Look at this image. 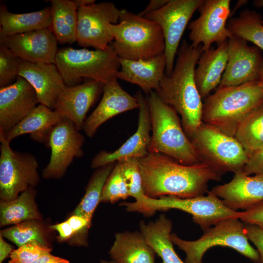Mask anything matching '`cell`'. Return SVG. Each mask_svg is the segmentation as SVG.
Returning <instances> with one entry per match:
<instances>
[{
  "instance_id": "6da1fadb",
  "label": "cell",
  "mask_w": 263,
  "mask_h": 263,
  "mask_svg": "<svg viewBox=\"0 0 263 263\" xmlns=\"http://www.w3.org/2000/svg\"><path fill=\"white\" fill-rule=\"evenodd\" d=\"M138 162L144 193L153 198L204 195L208 183L220 181L223 175L204 162L185 165L161 153H149Z\"/></svg>"
},
{
  "instance_id": "7a4b0ae2",
  "label": "cell",
  "mask_w": 263,
  "mask_h": 263,
  "mask_svg": "<svg viewBox=\"0 0 263 263\" xmlns=\"http://www.w3.org/2000/svg\"><path fill=\"white\" fill-rule=\"evenodd\" d=\"M201 45L193 47L184 40L178 50L171 73L166 74L154 92L181 118V124L189 139L202 123L203 103L194 76L197 62L203 53Z\"/></svg>"
},
{
  "instance_id": "3957f363",
  "label": "cell",
  "mask_w": 263,
  "mask_h": 263,
  "mask_svg": "<svg viewBox=\"0 0 263 263\" xmlns=\"http://www.w3.org/2000/svg\"><path fill=\"white\" fill-rule=\"evenodd\" d=\"M263 105V89L258 81L217 88L204 99L202 122L234 137L249 114Z\"/></svg>"
},
{
  "instance_id": "277c9868",
  "label": "cell",
  "mask_w": 263,
  "mask_h": 263,
  "mask_svg": "<svg viewBox=\"0 0 263 263\" xmlns=\"http://www.w3.org/2000/svg\"><path fill=\"white\" fill-rule=\"evenodd\" d=\"M148 95L152 131L149 153H161L185 165L202 162L176 111L164 102L154 91Z\"/></svg>"
},
{
  "instance_id": "5b68a950",
  "label": "cell",
  "mask_w": 263,
  "mask_h": 263,
  "mask_svg": "<svg viewBox=\"0 0 263 263\" xmlns=\"http://www.w3.org/2000/svg\"><path fill=\"white\" fill-rule=\"evenodd\" d=\"M109 27L114 38L111 44L120 58L145 60L164 54L163 32L154 21L122 9L118 22Z\"/></svg>"
},
{
  "instance_id": "8992f818",
  "label": "cell",
  "mask_w": 263,
  "mask_h": 263,
  "mask_svg": "<svg viewBox=\"0 0 263 263\" xmlns=\"http://www.w3.org/2000/svg\"><path fill=\"white\" fill-rule=\"evenodd\" d=\"M122 205L127 211H137L146 216L153 214L157 211L177 209L192 216L193 222L203 231L214 225L224 219H240L243 211L232 210L227 207L222 200L208 191L206 196L202 195L188 198L175 196H164L153 198L145 195L140 200L126 202Z\"/></svg>"
},
{
  "instance_id": "52a82bcc",
  "label": "cell",
  "mask_w": 263,
  "mask_h": 263,
  "mask_svg": "<svg viewBox=\"0 0 263 263\" xmlns=\"http://www.w3.org/2000/svg\"><path fill=\"white\" fill-rule=\"evenodd\" d=\"M55 65L67 86L79 84L84 79L104 85L116 77L120 69L119 57L112 44L105 50L68 47L60 49Z\"/></svg>"
},
{
  "instance_id": "ba28073f",
  "label": "cell",
  "mask_w": 263,
  "mask_h": 263,
  "mask_svg": "<svg viewBox=\"0 0 263 263\" xmlns=\"http://www.w3.org/2000/svg\"><path fill=\"white\" fill-rule=\"evenodd\" d=\"M203 231L199 239L191 241L183 240L175 233L171 234L172 243L186 254L185 263H203L205 253L215 246L230 247L252 262L261 263L259 253L249 243L244 223L238 218L224 219Z\"/></svg>"
},
{
  "instance_id": "9c48e42d",
  "label": "cell",
  "mask_w": 263,
  "mask_h": 263,
  "mask_svg": "<svg viewBox=\"0 0 263 263\" xmlns=\"http://www.w3.org/2000/svg\"><path fill=\"white\" fill-rule=\"evenodd\" d=\"M189 139L201 161L222 174L243 170L248 156L234 136L202 122Z\"/></svg>"
},
{
  "instance_id": "30bf717a",
  "label": "cell",
  "mask_w": 263,
  "mask_h": 263,
  "mask_svg": "<svg viewBox=\"0 0 263 263\" xmlns=\"http://www.w3.org/2000/svg\"><path fill=\"white\" fill-rule=\"evenodd\" d=\"M0 199L8 201L39 183L38 164L33 154L12 150L0 131Z\"/></svg>"
},
{
  "instance_id": "8fae6325",
  "label": "cell",
  "mask_w": 263,
  "mask_h": 263,
  "mask_svg": "<svg viewBox=\"0 0 263 263\" xmlns=\"http://www.w3.org/2000/svg\"><path fill=\"white\" fill-rule=\"evenodd\" d=\"M121 10L112 2H95L77 10L76 42L83 47L108 49L114 38L109 24L119 21Z\"/></svg>"
},
{
  "instance_id": "7c38bea8",
  "label": "cell",
  "mask_w": 263,
  "mask_h": 263,
  "mask_svg": "<svg viewBox=\"0 0 263 263\" xmlns=\"http://www.w3.org/2000/svg\"><path fill=\"white\" fill-rule=\"evenodd\" d=\"M204 0H169L159 9L144 16L156 22L162 29L165 43L167 75H169L173 70L180 42L189 20Z\"/></svg>"
},
{
  "instance_id": "4fadbf2b",
  "label": "cell",
  "mask_w": 263,
  "mask_h": 263,
  "mask_svg": "<svg viewBox=\"0 0 263 263\" xmlns=\"http://www.w3.org/2000/svg\"><path fill=\"white\" fill-rule=\"evenodd\" d=\"M230 0H205L198 8L199 17L188 25L189 38L194 47L200 45L203 52L212 44L227 41L233 35L226 25L230 15Z\"/></svg>"
},
{
  "instance_id": "5bb4252c",
  "label": "cell",
  "mask_w": 263,
  "mask_h": 263,
  "mask_svg": "<svg viewBox=\"0 0 263 263\" xmlns=\"http://www.w3.org/2000/svg\"><path fill=\"white\" fill-rule=\"evenodd\" d=\"M84 136L71 120L65 118L58 123L53 129L46 146L51 149V153L49 163L43 169V178H62L74 158L84 155Z\"/></svg>"
},
{
  "instance_id": "9a60e30c",
  "label": "cell",
  "mask_w": 263,
  "mask_h": 263,
  "mask_svg": "<svg viewBox=\"0 0 263 263\" xmlns=\"http://www.w3.org/2000/svg\"><path fill=\"white\" fill-rule=\"evenodd\" d=\"M227 56L226 68L217 88L258 81L263 61L260 49L248 45L246 40L233 35L228 40Z\"/></svg>"
},
{
  "instance_id": "2e32d148",
  "label": "cell",
  "mask_w": 263,
  "mask_h": 263,
  "mask_svg": "<svg viewBox=\"0 0 263 263\" xmlns=\"http://www.w3.org/2000/svg\"><path fill=\"white\" fill-rule=\"evenodd\" d=\"M139 103L137 129L118 149L113 152L102 150L93 158L91 167L97 169L112 163L129 158L139 159L148 153L151 130L150 110L147 97L139 91L135 95Z\"/></svg>"
},
{
  "instance_id": "e0dca14e",
  "label": "cell",
  "mask_w": 263,
  "mask_h": 263,
  "mask_svg": "<svg viewBox=\"0 0 263 263\" xmlns=\"http://www.w3.org/2000/svg\"><path fill=\"white\" fill-rule=\"evenodd\" d=\"M57 42L49 28L12 36L0 35V43L21 60L32 63L55 64Z\"/></svg>"
},
{
  "instance_id": "ac0fdd59",
  "label": "cell",
  "mask_w": 263,
  "mask_h": 263,
  "mask_svg": "<svg viewBox=\"0 0 263 263\" xmlns=\"http://www.w3.org/2000/svg\"><path fill=\"white\" fill-rule=\"evenodd\" d=\"M36 91L18 76L12 84L0 88V131L6 134L38 105Z\"/></svg>"
},
{
  "instance_id": "d6986e66",
  "label": "cell",
  "mask_w": 263,
  "mask_h": 263,
  "mask_svg": "<svg viewBox=\"0 0 263 263\" xmlns=\"http://www.w3.org/2000/svg\"><path fill=\"white\" fill-rule=\"evenodd\" d=\"M103 92L99 103L84 123L83 130L89 137H93L99 127L110 118L139 107L136 97L123 89L116 77L103 85Z\"/></svg>"
},
{
  "instance_id": "ffe728a7",
  "label": "cell",
  "mask_w": 263,
  "mask_h": 263,
  "mask_svg": "<svg viewBox=\"0 0 263 263\" xmlns=\"http://www.w3.org/2000/svg\"><path fill=\"white\" fill-rule=\"evenodd\" d=\"M103 89L102 83L92 79L66 86L58 96L54 110L71 120L80 131L83 130L88 112Z\"/></svg>"
},
{
  "instance_id": "44dd1931",
  "label": "cell",
  "mask_w": 263,
  "mask_h": 263,
  "mask_svg": "<svg viewBox=\"0 0 263 263\" xmlns=\"http://www.w3.org/2000/svg\"><path fill=\"white\" fill-rule=\"evenodd\" d=\"M209 191L229 208L245 210L263 202V174L250 176L240 171L234 173L230 181L216 186Z\"/></svg>"
},
{
  "instance_id": "7402d4cb",
  "label": "cell",
  "mask_w": 263,
  "mask_h": 263,
  "mask_svg": "<svg viewBox=\"0 0 263 263\" xmlns=\"http://www.w3.org/2000/svg\"><path fill=\"white\" fill-rule=\"evenodd\" d=\"M18 76L26 80L36 91L39 103L54 110L66 85L55 64L21 60Z\"/></svg>"
},
{
  "instance_id": "603a6c76",
  "label": "cell",
  "mask_w": 263,
  "mask_h": 263,
  "mask_svg": "<svg viewBox=\"0 0 263 263\" xmlns=\"http://www.w3.org/2000/svg\"><path fill=\"white\" fill-rule=\"evenodd\" d=\"M119 61L120 69L116 77L138 85L146 94L157 90L165 74V54L145 60L119 58Z\"/></svg>"
},
{
  "instance_id": "cb8c5ba5",
  "label": "cell",
  "mask_w": 263,
  "mask_h": 263,
  "mask_svg": "<svg viewBox=\"0 0 263 263\" xmlns=\"http://www.w3.org/2000/svg\"><path fill=\"white\" fill-rule=\"evenodd\" d=\"M227 48L228 40L203 52L197 62L195 80L203 99L220 84L227 62Z\"/></svg>"
},
{
  "instance_id": "d4e9b609",
  "label": "cell",
  "mask_w": 263,
  "mask_h": 263,
  "mask_svg": "<svg viewBox=\"0 0 263 263\" xmlns=\"http://www.w3.org/2000/svg\"><path fill=\"white\" fill-rule=\"evenodd\" d=\"M65 117L58 112L39 104L4 136L10 142L15 138L30 133L31 138L47 145L54 128Z\"/></svg>"
},
{
  "instance_id": "484cf974",
  "label": "cell",
  "mask_w": 263,
  "mask_h": 263,
  "mask_svg": "<svg viewBox=\"0 0 263 263\" xmlns=\"http://www.w3.org/2000/svg\"><path fill=\"white\" fill-rule=\"evenodd\" d=\"M109 254L116 263H154L155 252L141 233H117Z\"/></svg>"
},
{
  "instance_id": "4316f807",
  "label": "cell",
  "mask_w": 263,
  "mask_h": 263,
  "mask_svg": "<svg viewBox=\"0 0 263 263\" xmlns=\"http://www.w3.org/2000/svg\"><path fill=\"white\" fill-rule=\"evenodd\" d=\"M172 224L165 215L154 222L140 224V233L146 243L163 260V263H185L177 254L170 239Z\"/></svg>"
},
{
  "instance_id": "83f0119b",
  "label": "cell",
  "mask_w": 263,
  "mask_h": 263,
  "mask_svg": "<svg viewBox=\"0 0 263 263\" xmlns=\"http://www.w3.org/2000/svg\"><path fill=\"white\" fill-rule=\"evenodd\" d=\"M52 21L50 7L32 12L14 13L4 4L0 6V35L12 36L49 28Z\"/></svg>"
},
{
  "instance_id": "f1b7e54d",
  "label": "cell",
  "mask_w": 263,
  "mask_h": 263,
  "mask_svg": "<svg viewBox=\"0 0 263 263\" xmlns=\"http://www.w3.org/2000/svg\"><path fill=\"white\" fill-rule=\"evenodd\" d=\"M52 15L50 28L58 43L76 42L78 7L75 0H51Z\"/></svg>"
},
{
  "instance_id": "f546056e",
  "label": "cell",
  "mask_w": 263,
  "mask_h": 263,
  "mask_svg": "<svg viewBox=\"0 0 263 263\" xmlns=\"http://www.w3.org/2000/svg\"><path fill=\"white\" fill-rule=\"evenodd\" d=\"M37 190L31 187L14 200L0 201V226L11 225L30 220H43L36 202Z\"/></svg>"
},
{
  "instance_id": "4dcf8cb0",
  "label": "cell",
  "mask_w": 263,
  "mask_h": 263,
  "mask_svg": "<svg viewBox=\"0 0 263 263\" xmlns=\"http://www.w3.org/2000/svg\"><path fill=\"white\" fill-rule=\"evenodd\" d=\"M53 231L43 220H30L1 230L0 235L18 247L35 241L52 248Z\"/></svg>"
},
{
  "instance_id": "1f68e13d",
  "label": "cell",
  "mask_w": 263,
  "mask_h": 263,
  "mask_svg": "<svg viewBox=\"0 0 263 263\" xmlns=\"http://www.w3.org/2000/svg\"><path fill=\"white\" fill-rule=\"evenodd\" d=\"M115 163L96 169L87 184L83 197L71 214L81 216L92 225L94 211L101 201L104 186Z\"/></svg>"
},
{
  "instance_id": "d6a6232c",
  "label": "cell",
  "mask_w": 263,
  "mask_h": 263,
  "mask_svg": "<svg viewBox=\"0 0 263 263\" xmlns=\"http://www.w3.org/2000/svg\"><path fill=\"white\" fill-rule=\"evenodd\" d=\"M234 137L242 145L248 157L263 147V105L241 122Z\"/></svg>"
},
{
  "instance_id": "836d02e7",
  "label": "cell",
  "mask_w": 263,
  "mask_h": 263,
  "mask_svg": "<svg viewBox=\"0 0 263 263\" xmlns=\"http://www.w3.org/2000/svg\"><path fill=\"white\" fill-rule=\"evenodd\" d=\"M262 16L249 9L242 11L240 15L232 18L227 27L232 35L250 41L263 50V24Z\"/></svg>"
},
{
  "instance_id": "e575fe53",
  "label": "cell",
  "mask_w": 263,
  "mask_h": 263,
  "mask_svg": "<svg viewBox=\"0 0 263 263\" xmlns=\"http://www.w3.org/2000/svg\"><path fill=\"white\" fill-rule=\"evenodd\" d=\"M129 196L120 164L116 162L104 186L100 202L114 203Z\"/></svg>"
},
{
  "instance_id": "d590c367",
  "label": "cell",
  "mask_w": 263,
  "mask_h": 263,
  "mask_svg": "<svg viewBox=\"0 0 263 263\" xmlns=\"http://www.w3.org/2000/svg\"><path fill=\"white\" fill-rule=\"evenodd\" d=\"M118 162L120 164L130 196L133 197L135 201L140 200L145 194L138 159L129 158Z\"/></svg>"
},
{
  "instance_id": "8d00e7d4",
  "label": "cell",
  "mask_w": 263,
  "mask_h": 263,
  "mask_svg": "<svg viewBox=\"0 0 263 263\" xmlns=\"http://www.w3.org/2000/svg\"><path fill=\"white\" fill-rule=\"evenodd\" d=\"M21 60L7 47L0 43V88L16 81Z\"/></svg>"
},
{
  "instance_id": "74e56055",
  "label": "cell",
  "mask_w": 263,
  "mask_h": 263,
  "mask_svg": "<svg viewBox=\"0 0 263 263\" xmlns=\"http://www.w3.org/2000/svg\"><path fill=\"white\" fill-rule=\"evenodd\" d=\"M52 250L53 248L38 242H31L14 249L8 263H33L41 256L50 253Z\"/></svg>"
},
{
  "instance_id": "f35d334b",
  "label": "cell",
  "mask_w": 263,
  "mask_h": 263,
  "mask_svg": "<svg viewBox=\"0 0 263 263\" xmlns=\"http://www.w3.org/2000/svg\"><path fill=\"white\" fill-rule=\"evenodd\" d=\"M72 227L74 236L69 244L75 246H87L88 235L92 225L86 219L77 215L70 214L66 219Z\"/></svg>"
},
{
  "instance_id": "ab89813d",
  "label": "cell",
  "mask_w": 263,
  "mask_h": 263,
  "mask_svg": "<svg viewBox=\"0 0 263 263\" xmlns=\"http://www.w3.org/2000/svg\"><path fill=\"white\" fill-rule=\"evenodd\" d=\"M243 171L248 175L263 174V147L248 156Z\"/></svg>"
},
{
  "instance_id": "60d3db41",
  "label": "cell",
  "mask_w": 263,
  "mask_h": 263,
  "mask_svg": "<svg viewBox=\"0 0 263 263\" xmlns=\"http://www.w3.org/2000/svg\"><path fill=\"white\" fill-rule=\"evenodd\" d=\"M240 219L244 224L254 225L263 229V202L243 211Z\"/></svg>"
},
{
  "instance_id": "b9f144b4",
  "label": "cell",
  "mask_w": 263,
  "mask_h": 263,
  "mask_svg": "<svg viewBox=\"0 0 263 263\" xmlns=\"http://www.w3.org/2000/svg\"><path fill=\"white\" fill-rule=\"evenodd\" d=\"M245 233L248 239L255 245L261 258V263H263V229L257 226L244 224Z\"/></svg>"
},
{
  "instance_id": "7bdbcfd3",
  "label": "cell",
  "mask_w": 263,
  "mask_h": 263,
  "mask_svg": "<svg viewBox=\"0 0 263 263\" xmlns=\"http://www.w3.org/2000/svg\"><path fill=\"white\" fill-rule=\"evenodd\" d=\"M50 228L58 233L56 239L60 243H66L68 244L74 236V231L69 222L65 221L50 225Z\"/></svg>"
},
{
  "instance_id": "ee69618b",
  "label": "cell",
  "mask_w": 263,
  "mask_h": 263,
  "mask_svg": "<svg viewBox=\"0 0 263 263\" xmlns=\"http://www.w3.org/2000/svg\"><path fill=\"white\" fill-rule=\"evenodd\" d=\"M169 0H151L145 9L138 13L140 16L144 17L150 13L153 12L166 4Z\"/></svg>"
},
{
  "instance_id": "f6af8a7d",
  "label": "cell",
  "mask_w": 263,
  "mask_h": 263,
  "mask_svg": "<svg viewBox=\"0 0 263 263\" xmlns=\"http://www.w3.org/2000/svg\"><path fill=\"white\" fill-rule=\"evenodd\" d=\"M14 249L13 246L0 235V263H2L6 258L9 257Z\"/></svg>"
},
{
  "instance_id": "bcb514c9",
  "label": "cell",
  "mask_w": 263,
  "mask_h": 263,
  "mask_svg": "<svg viewBox=\"0 0 263 263\" xmlns=\"http://www.w3.org/2000/svg\"><path fill=\"white\" fill-rule=\"evenodd\" d=\"M33 263H70V262L67 259L53 255L50 253L41 256Z\"/></svg>"
},
{
  "instance_id": "7dc6e473",
  "label": "cell",
  "mask_w": 263,
  "mask_h": 263,
  "mask_svg": "<svg viewBox=\"0 0 263 263\" xmlns=\"http://www.w3.org/2000/svg\"><path fill=\"white\" fill-rule=\"evenodd\" d=\"M75 1L78 8L95 2V0H75Z\"/></svg>"
},
{
  "instance_id": "c3c4849f",
  "label": "cell",
  "mask_w": 263,
  "mask_h": 263,
  "mask_svg": "<svg viewBox=\"0 0 263 263\" xmlns=\"http://www.w3.org/2000/svg\"><path fill=\"white\" fill-rule=\"evenodd\" d=\"M258 82L263 89V61L259 72Z\"/></svg>"
},
{
  "instance_id": "681fc988",
  "label": "cell",
  "mask_w": 263,
  "mask_h": 263,
  "mask_svg": "<svg viewBox=\"0 0 263 263\" xmlns=\"http://www.w3.org/2000/svg\"><path fill=\"white\" fill-rule=\"evenodd\" d=\"M253 3L256 7H263V0H254ZM261 22L263 24V19L262 20Z\"/></svg>"
},
{
  "instance_id": "f907efd6",
  "label": "cell",
  "mask_w": 263,
  "mask_h": 263,
  "mask_svg": "<svg viewBox=\"0 0 263 263\" xmlns=\"http://www.w3.org/2000/svg\"><path fill=\"white\" fill-rule=\"evenodd\" d=\"M100 263H116L113 261H108L104 260H100Z\"/></svg>"
}]
</instances>
